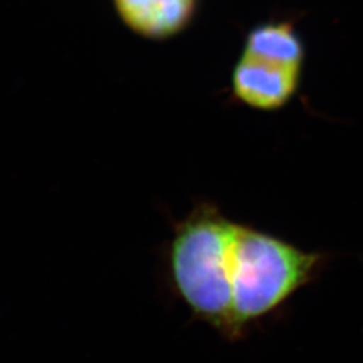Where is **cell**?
Segmentation results:
<instances>
[{
    "label": "cell",
    "mask_w": 363,
    "mask_h": 363,
    "mask_svg": "<svg viewBox=\"0 0 363 363\" xmlns=\"http://www.w3.org/2000/svg\"><path fill=\"white\" fill-rule=\"evenodd\" d=\"M330 256L230 220L201 203L174 229L169 269L178 296L223 337H242L315 281Z\"/></svg>",
    "instance_id": "obj_1"
},
{
    "label": "cell",
    "mask_w": 363,
    "mask_h": 363,
    "mask_svg": "<svg viewBox=\"0 0 363 363\" xmlns=\"http://www.w3.org/2000/svg\"><path fill=\"white\" fill-rule=\"evenodd\" d=\"M124 26L144 39L167 40L194 22L199 0H112Z\"/></svg>",
    "instance_id": "obj_3"
},
{
    "label": "cell",
    "mask_w": 363,
    "mask_h": 363,
    "mask_svg": "<svg viewBox=\"0 0 363 363\" xmlns=\"http://www.w3.org/2000/svg\"><path fill=\"white\" fill-rule=\"evenodd\" d=\"M244 54L303 67L306 49L292 21H269L253 27L244 42Z\"/></svg>",
    "instance_id": "obj_4"
},
{
    "label": "cell",
    "mask_w": 363,
    "mask_h": 363,
    "mask_svg": "<svg viewBox=\"0 0 363 363\" xmlns=\"http://www.w3.org/2000/svg\"><path fill=\"white\" fill-rule=\"evenodd\" d=\"M301 73L303 67L241 52L232 72V93L249 108L279 111L296 96Z\"/></svg>",
    "instance_id": "obj_2"
}]
</instances>
